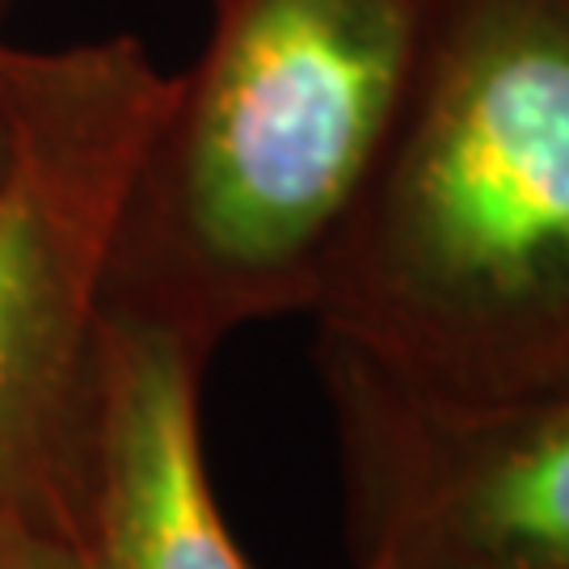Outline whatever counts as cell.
<instances>
[{
  "label": "cell",
  "mask_w": 569,
  "mask_h": 569,
  "mask_svg": "<svg viewBox=\"0 0 569 569\" xmlns=\"http://www.w3.org/2000/svg\"><path fill=\"white\" fill-rule=\"evenodd\" d=\"M435 0H211L127 186L106 305L216 346L308 312Z\"/></svg>",
  "instance_id": "cell-2"
},
{
  "label": "cell",
  "mask_w": 569,
  "mask_h": 569,
  "mask_svg": "<svg viewBox=\"0 0 569 569\" xmlns=\"http://www.w3.org/2000/svg\"><path fill=\"white\" fill-rule=\"evenodd\" d=\"M4 4L0 0V18H4ZM4 56H9V42L0 39V164H4V148H9V98H4Z\"/></svg>",
  "instance_id": "cell-7"
},
{
  "label": "cell",
  "mask_w": 569,
  "mask_h": 569,
  "mask_svg": "<svg viewBox=\"0 0 569 569\" xmlns=\"http://www.w3.org/2000/svg\"><path fill=\"white\" fill-rule=\"evenodd\" d=\"M207 346L106 305L84 465V569H258L207 472Z\"/></svg>",
  "instance_id": "cell-5"
},
{
  "label": "cell",
  "mask_w": 569,
  "mask_h": 569,
  "mask_svg": "<svg viewBox=\"0 0 569 569\" xmlns=\"http://www.w3.org/2000/svg\"><path fill=\"white\" fill-rule=\"evenodd\" d=\"M169 72L131 34L4 56L0 164V552H81L106 287L127 186Z\"/></svg>",
  "instance_id": "cell-3"
},
{
  "label": "cell",
  "mask_w": 569,
  "mask_h": 569,
  "mask_svg": "<svg viewBox=\"0 0 569 569\" xmlns=\"http://www.w3.org/2000/svg\"><path fill=\"white\" fill-rule=\"evenodd\" d=\"M0 569H84V561L68 545H18L0 552Z\"/></svg>",
  "instance_id": "cell-6"
},
{
  "label": "cell",
  "mask_w": 569,
  "mask_h": 569,
  "mask_svg": "<svg viewBox=\"0 0 569 569\" xmlns=\"http://www.w3.org/2000/svg\"><path fill=\"white\" fill-rule=\"evenodd\" d=\"M355 569H569V388L460 401L317 338Z\"/></svg>",
  "instance_id": "cell-4"
},
{
  "label": "cell",
  "mask_w": 569,
  "mask_h": 569,
  "mask_svg": "<svg viewBox=\"0 0 569 569\" xmlns=\"http://www.w3.org/2000/svg\"><path fill=\"white\" fill-rule=\"evenodd\" d=\"M413 388H569V0H435L308 308Z\"/></svg>",
  "instance_id": "cell-1"
}]
</instances>
